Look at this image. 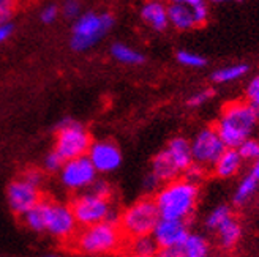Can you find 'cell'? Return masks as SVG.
I'll return each mask as SVG.
<instances>
[{
	"instance_id": "bcb514c9",
	"label": "cell",
	"mask_w": 259,
	"mask_h": 257,
	"mask_svg": "<svg viewBox=\"0 0 259 257\" xmlns=\"http://www.w3.org/2000/svg\"><path fill=\"white\" fill-rule=\"evenodd\" d=\"M130 257H136V255H130Z\"/></svg>"
},
{
	"instance_id": "60d3db41",
	"label": "cell",
	"mask_w": 259,
	"mask_h": 257,
	"mask_svg": "<svg viewBox=\"0 0 259 257\" xmlns=\"http://www.w3.org/2000/svg\"><path fill=\"white\" fill-rule=\"evenodd\" d=\"M250 174L259 182V158L253 163V166H251V172H250Z\"/></svg>"
},
{
	"instance_id": "4316f807",
	"label": "cell",
	"mask_w": 259,
	"mask_h": 257,
	"mask_svg": "<svg viewBox=\"0 0 259 257\" xmlns=\"http://www.w3.org/2000/svg\"><path fill=\"white\" fill-rule=\"evenodd\" d=\"M231 216H232V212H231V209L228 207V205H225V203L218 205V207H215L209 215H207L205 226H207V229H210V230H217L226 220H229Z\"/></svg>"
},
{
	"instance_id": "d4e9b609",
	"label": "cell",
	"mask_w": 259,
	"mask_h": 257,
	"mask_svg": "<svg viewBox=\"0 0 259 257\" xmlns=\"http://www.w3.org/2000/svg\"><path fill=\"white\" fill-rule=\"evenodd\" d=\"M257 185H259V182H257V180L251 174L245 175L242 178V182L239 183L236 192H234L232 202H234L236 205H239V207H240V205H245V203H247L254 196V192L257 189Z\"/></svg>"
},
{
	"instance_id": "52a82bcc",
	"label": "cell",
	"mask_w": 259,
	"mask_h": 257,
	"mask_svg": "<svg viewBox=\"0 0 259 257\" xmlns=\"http://www.w3.org/2000/svg\"><path fill=\"white\" fill-rule=\"evenodd\" d=\"M71 210L76 218L77 226L89 227L94 224L105 223L112 207L108 197L98 196L95 192L89 191L85 194L76 197L71 203Z\"/></svg>"
},
{
	"instance_id": "2e32d148",
	"label": "cell",
	"mask_w": 259,
	"mask_h": 257,
	"mask_svg": "<svg viewBox=\"0 0 259 257\" xmlns=\"http://www.w3.org/2000/svg\"><path fill=\"white\" fill-rule=\"evenodd\" d=\"M155 178L158 180L160 183H169L172 180H176L180 174V171L176 168V164L172 163L171 157L167 155L166 150L158 151L157 155L152 160V172Z\"/></svg>"
},
{
	"instance_id": "ab89813d",
	"label": "cell",
	"mask_w": 259,
	"mask_h": 257,
	"mask_svg": "<svg viewBox=\"0 0 259 257\" xmlns=\"http://www.w3.org/2000/svg\"><path fill=\"white\" fill-rule=\"evenodd\" d=\"M160 186V182H158V180L157 178H155L152 174H149L147 177H146V180H144V188L147 189V191H155V189H157Z\"/></svg>"
},
{
	"instance_id": "e0dca14e",
	"label": "cell",
	"mask_w": 259,
	"mask_h": 257,
	"mask_svg": "<svg viewBox=\"0 0 259 257\" xmlns=\"http://www.w3.org/2000/svg\"><path fill=\"white\" fill-rule=\"evenodd\" d=\"M242 163L243 161L237 148H226L223 155L213 164V174L218 178H231L239 172V169L242 168Z\"/></svg>"
},
{
	"instance_id": "6da1fadb",
	"label": "cell",
	"mask_w": 259,
	"mask_h": 257,
	"mask_svg": "<svg viewBox=\"0 0 259 257\" xmlns=\"http://www.w3.org/2000/svg\"><path fill=\"white\" fill-rule=\"evenodd\" d=\"M259 123L256 109L247 101H232L223 108L215 130L226 148H237L251 137Z\"/></svg>"
},
{
	"instance_id": "cb8c5ba5",
	"label": "cell",
	"mask_w": 259,
	"mask_h": 257,
	"mask_svg": "<svg viewBox=\"0 0 259 257\" xmlns=\"http://www.w3.org/2000/svg\"><path fill=\"white\" fill-rule=\"evenodd\" d=\"M209 243L199 234H190L182 245V257H207Z\"/></svg>"
},
{
	"instance_id": "7402d4cb",
	"label": "cell",
	"mask_w": 259,
	"mask_h": 257,
	"mask_svg": "<svg viewBox=\"0 0 259 257\" xmlns=\"http://www.w3.org/2000/svg\"><path fill=\"white\" fill-rule=\"evenodd\" d=\"M111 56L117 62L123 63V65H141L146 60V57L139 50L123 43H114L111 46Z\"/></svg>"
},
{
	"instance_id": "4fadbf2b",
	"label": "cell",
	"mask_w": 259,
	"mask_h": 257,
	"mask_svg": "<svg viewBox=\"0 0 259 257\" xmlns=\"http://www.w3.org/2000/svg\"><path fill=\"white\" fill-rule=\"evenodd\" d=\"M188 235H190V230L185 221L163 220V218H160L152 232V237L160 249L182 246L187 241Z\"/></svg>"
},
{
	"instance_id": "1f68e13d",
	"label": "cell",
	"mask_w": 259,
	"mask_h": 257,
	"mask_svg": "<svg viewBox=\"0 0 259 257\" xmlns=\"http://www.w3.org/2000/svg\"><path fill=\"white\" fill-rule=\"evenodd\" d=\"M245 96H247V102H250L254 109H259V76H254L248 82L245 88Z\"/></svg>"
},
{
	"instance_id": "f1b7e54d",
	"label": "cell",
	"mask_w": 259,
	"mask_h": 257,
	"mask_svg": "<svg viewBox=\"0 0 259 257\" xmlns=\"http://www.w3.org/2000/svg\"><path fill=\"white\" fill-rule=\"evenodd\" d=\"M242 161H256L259 158V139L250 137L237 147Z\"/></svg>"
},
{
	"instance_id": "8d00e7d4",
	"label": "cell",
	"mask_w": 259,
	"mask_h": 257,
	"mask_svg": "<svg viewBox=\"0 0 259 257\" xmlns=\"http://www.w3.org/2000/svg\"><path fill=\"white\" fill-rule=\"evenodd\" d=\"M22 178L25 180V182L32 183L33 186H40L41 180H43V175H41V172H40V171L30 169V171H27V172H24Z\"/></svg>"
},
{
	"instance_id": "9a60e30c",
	"label": "cell",
	"mask_w": 259,
	"mask_h": 257,
	"mask_svg": "<svg viewBox=\"0 0 259 257\" xmlns=\"http://www.w3.org/2000/svg\"><path fill=\"white\" fill-rule=\"evenodd\" d=\"M167 151V155L171 157L172 163L176 164V168L180 171V174H184L188 166L193 163V155H191V144L190 140L185 137H174L169 140V144L164 148Z\"/></svg>"
},
{
	"instance_id": "7a4b0ae2",
	"label": "cell",
	"mask_w": 259,
	"mask_h": 257,
	"mask_svg": "<svg viewBox=\"0 0 259 257\" xmlns=\"http://www.w3.org/2000/svg\"><path fill=\"white\" fill-rule=\"evenodd\" d=\"M199 197L198 185L187 182L185 178H176L158 189L155 196L160 218L163 220H177L185 221L194 213Z\"/></svg>"
},
{
	"instance_id": "e575fe53",
	"label": "cell",
	"mask_w": 259,
	"mask_h": 257,
	"mask_svg": "<svg viewBox=\"0 0 259 257\" xmlns=\"http://www.w3.org/2000/svg\"><path fill=\"white\" fill-rule=\"evenodd\" d=\"M16 0H0V24L10 22L13 13H15Z\"/></svg>"
},
{
	"instance_id": "f546056e",
	"label": "cell",
	"mask_w": 259,
	"mask_h": 257,
	"mask_svg": "<svg viewBox=\"0 0 259 257\" xmlns=\"http://www.w3.org/2000/svg\"><path fill=\"white\" fill-rule=\"evenodd\" d=\"M215 95V90L213 88H204V90H199L194 95H191L188 99H187V106L188 108H201L202 105H205L207 101L212 99Z\"/></svg>"
},
{
	"instance_id": "8fae6325",
	"label": "cell",
	"mask_w": 259,
	"mask_h": 257,
	"mask_svg": "<svg viewBox=\"0 0 259 257\" xmlns=\"http://www.w3.org/2000/svg\"><path fill=\"white\" fill-rule=\"evenodd\" d=\"M7 200L13 212L24 216L41 200V194L38 186H33L32 183L25 182L24 178H18L10 183L7 189Z\"/></svg>"
},
{
	"instance_id": "484cf974",
	"label": "cell",
	"mask_w": 259,
	"mask_h": 257,
	"mask_svg": "<svg viewBox=\"0 0 259 257\" xmlns=\"http://www.w3.org/2000/svg\"><path fill=\"white\" fill-rule=\"evenodd\" d=\"M172 4H184L191 8L196 25H202L209 19V7H207V0H171Z\"/></svg>"
},
{
	"instance_id": "83f0119b",
	"label": "cell",
	"mask_w": 259,
	"mask_h": 257,
	"mask_svg": "<svg viewBox=\"0 0 259 257\" xmlns=\"http://www.w3.org/2000/svg\"><path fill=\"white\" fill-rule=\"evenodd\" d=\"M176 59L180 65L188 67V68H204L207 65L205 57H202L196 53H191V50H185V49H180L176 54Z\"/></svg>"
},
{
	"instance_id": "4dcf8cb0",
	"label": "cell",
	"mask_w": 259,
	"mask_h": 257,
	"mask_svg": "<svg viewBox=\"0 0 259 257\" xmlns=\"http://www.w3.org/2000/svg\"><path fill=\"white\" fill-rule=\"evenodd\" d=\"M205 168L204 166H201V164H198V163H191L190 166H188V169L184 172V178L187 180V182H190V183H194V185H198L201 180L204 178V175H205Z\"/></svg>"
},
{
	"instance_id": "74e56055",
	"label": "cell",
	"mask_w": 259,
	"mask_h": 257,
	"mask_svg": "<svg viewBox=\"0 0 259 257\" xmlns=\"http://www.w3.org/2000/svg\"><path fill=\"white\" fill-rule=\"evenodd\" d=\"M13 30H15V25H13L11 22H4V24H0V43L7 41L8 38L11 36Z\"/></svg>"
},
{
	"instance_id": "8992f818",
	"label": "cell",
	"mask_w": 259,
	"mask_h": 257,
	"mask_svg": "<svg viewBox=\"0 0 259 257\" xmlns=\"http://www.w3.org/2000/svg\"><path fill=\"white\" fill-rule=\"evenodd\" d=\"M90 145H92V137L81 123L70 119L59 123L54 151L59 153L63 161L87 157Z\"/></svg>"
},
{
	"instance_id": "277c9868",
	"label": "cell",
	"mask_w": 259,
	"mask_h": 257,
	"mask_svg": "<svg viewBox=\"0 0 259 257\" xmlns=\"http://www.w3.org/2000/svg\"><path fill=\"white\" fill-rule=\"evenodd\" d=\"M112 25L114 18L109 13L87 11L74 19L70 44L77 53H84V50L94 47L100 40H103L105 35L112 29Z\"/></svg>"
},
{
	"instance_id": "603a6c76",
	"label": "cell",
	"mask_w": 259,
	"mask_h": 257,
	"mask_svg": "<svg viewBox=\"0 0 259 257\" xmlns=\"http://www.w3.org/2000/svg\"><path fill=\"white\" fill-rule=\"evenodd\" d=\"M158 245L152 235H144L130 240V254L136 257H155L158 252Z\"/></svg>"
},
{
	"instance_id": "7bdbcfd3",
	"label": "cell",
	"mask_w": 259,
	"mask_h": 257,
	"mask_svg": "<svg viewBox=\"0 0 259 257\" xmlns=\"http://www.w3.org/2000/svg\"><path fill=\"white\" fill-rule=\"evenodd\" d=\"M43 257H57V255H54V254H46V255H43Z\"/></svg>"
},
{
	"instance_id": "f6af8a7d",
	"label": "cell",
	"mask_w": 259,
	"mask_h": 257,
	"mask_svg": "<svg viewBox=\"0 0 259 257\" xmlns=\"http://www.w3.org/2000/svg\"><path fill=\"white\" fill-rule=\"evenodd\" d=\"M155 2H161V0H155Z\"/></svg>"
},
{
	"instance_id": "ffe728a7",
	"label": "cell",
	"mask_w": 259,
	"mask_h": 257,
	"mask_svg": "<svg viewBox=\"0 0 259 257\" xmlns=\"http://www.w3.org/2000/svg\"><path fill=\"white\" fill-rule=\"evenodd\" d=\"M51 200H40L33 209H30L24 215L25 226L32 229L33 232H46V223H48V210H49Z\"/></svg>"
},
{
	"instance_id": "30bf717a",
	"label": "cell",
	"mask_w": 259,
	"mask_h": 257,
	"mask_svg": "<svg viewBox=\"0 0 259 257\" xmlns=\"http://www.w3.org/2000/svg\"><path fill=\"white\" fill-rule=\"evenodd\" d=\"M76 218L73 215L71 205L51 202L48 210L46 232L60 240H71L76 235Z\"/></svg>"
},
{
	"instance_id": "5b68a950",
	"label": "cell",
	"mask_w": 259,
	"mask_h": 257,
	"mask_svg": "<svg viewBox=\"0 0 259 257\" xmlns=\"http://www.w3.org/2000/svg\"><path fill=\"white\" fill-rule=\"evenodd\" d=\"M160 220V213L153 199H141L135 202L120 215L119 227L125 237L138 238L152 235L155 226Z\"/></svg>"
},
{
	"instance_id": "ba28073f",
	"label": "cell",
	"mask_w": 259,
	"mask_h": 257,
	"mask_svg": "<svg viewBox=\"0 0 259 257\" xmlns=\"http://www.w3.org/2000/svg\"><path fill=\"white\" fill-rule=\"evenodd\" d=\"M191 155L193 161L198 163L207 169L209 166H213L217 160L223 155L226 150L223 140L220 139L215 128L207 126L194 136L191 140Z\"/></svg>"
},
{
	"instance_id": "836d02e7",
	"label": "cell",
	"mask_w": 259,
	"mask_h": 257,
	"mask_svg": "<svg viewBox=\"0 0 259 257\" xmlns=\"http://www.w3.org/2000/svg\"><path fill=\"white\" fill-rule=\"evenodd\" d=\"M63 160L60 158V155L57 151H51L48 153V157L45 158V169L49 172H60L62 166H63Z\"/></svg>"
},
{
	"instance_id": "f35d334b",
	"label": "cell",
	"mask_w": 259,
	"mask_h": 257,
	"mask_svg": "<svg viewBox=\"0 0 259 257\" xmlns=\"http://www.w3.org/2000/svg\"><path fill=\"white\" fill-rule=\"evenodd\" d=\"M155 257H182V246L179 248H166V249H158Z\"/></svg>"
},
{
	"instance_id": "ee69618b",
	"label": "cell",
	"mask_w": 259,
	"mask_h": 257,
	"mask_svg": "<svg viewBox=\"0 0 259 257\" xmlns=\"http://www.w3.org/2000/svg\"><path fill=\"white\" fill-rule=\"evenodd\" d=\"M256 114H257V119H259V109H256Z\"/></svg>"
},
{
	"instance_id": "d6986e66",
	"label": "cell",
	"mask_w": 259,
	"mask_h": 257,
	"mask_svg": "<svg viewBox=\"0 0 259 257\" xmlns=\"http://www.w3.org/2000/svg\"><path fill=\"white\" fill-rule=\"evenodd\" d=\"M242 237V227L234 216H231L222 226L217 229L218 245L226 251L234 249Z\"/></svg>"
},
{
	"instance_id": "3957f363",
	"label": "cell",
	"mask_w": 259,
	"mask_h": 257,
	"mask_svg": "<svg viewBox=\"0 0 259 257\" xmlns=\"http://www.w3.org/2000/svg\"><path fill=\"white\" fill-rule=\"evenodd\" d=\"M123 234L119 226L111 223H100L89 227H82L71 240L77 251L84 254H108L117 249L122 245Z\"/></svg>"
},
{
	"instance_id": "9c48e42d",
	"label": "cell",
	"mask_w": 259,
	"mask_h": 257,
	"mask_svg": "<svg viewBox=\"0 0 259 257\" xmlns=\"http://www.w3.org/2000/svg\"><path fill=\"white\" fill-rule=\"evenodd\" d=\"M60 180L65 188L79 191L90 188L97 182V171L87 157L65 161L60 169Z\"/></svg>"
},
{
	"instance_id": "7c38bea8",
	"label": "cell",
	"mask_w": 259,
	"mask_h": 257,
	"mask_svg": "<svg viewBox=\"0 0 259 257\" xmlns=\"http://www.w3.org/2000/svg\"><path fill=\"white\" fill-rule=\"evenodd\" d=\"M87 158L92 163L97 174L114 172L115 169H119L122 164V153L119 147L114 142H109V140L92 142V145H90L87 151Z\"/></svg>"
},
{
	"instance_id": "b9f144b4",
	"label": "cell",
	"mask_w": 259,
	"mask_h": 257,
	"mask_svg": "<svg viewBox=\"0 0 259 257\" xmlns=\"http://www.w3.org/2000/svg\"><path fill=\"white\" fill-rule=\"evenodd\" d=\"M213 4H223V2H228V0H210Z\"/></svg>"
},
{
	"instance_id": "ac0fdd59",
	"label": "cell",
	"mask_w": 259,
	"mask_h": 257,
	"mask_svg": "<svg viewBox=\"0 0 259 257\" xmlns=\"http://www.w3.org/2000/svg\"><path fill=\"white\" fill-rule=\"evenodd\" d=\"M167 18H169V24L177 30H191L198 27L191 8L184 4L171 2L167 5Z\"/></svg>"
},
{
	"instance_id": "d590c367",
	"label": "cell",
	"mask_w": 259,
	"mask_h": 257,
	"mask_svg": "<svg viewBox=\"0 0 259 257\" xmlns=\"http://www.w3.org/2000/svg\"><path fill=\"white\" fill-rule=\"evenodd\" d=\"M59 16V8L56 5H46L41 13H40V19L45 22V24H53Z\"/></svg>"
},
{
	"instance_id": "5bb4252c",
	"label": "cell",
	"mask_w": 259,
	"mask_h": 257,
	"mask_svg": "<svg viewBox=\"0 0 259 257\" xmlns=\"http://www.w3.org/2000/svg\"><path fill=\"white\" fill-rule=\"evenodd\" d=\"M141 18L147 25L157 32H164L169 27V18H167V7L163 2L149 0L141 8Z\"/></svg>"
},
{
	"instance_id": "d6a6232c",
	"label": "cell",
	"mask_w": 259,
	"mask_h": 257,
	"mask_svg": "<svg viewBox=\"0 0 259 257\" xmlns=\"http://www.w3.org/2000/svg\"><path fill=\"white\" fill-rule=\"evenodd\" d=\"M63 16L70 19H77L81 16V4L79 0H65V4L62 7Z\"/></svg>"
},
{
	"instance_id": "44dd1931",
	"label": "cell",
	"mask_w": 259,
	"mask_h": 257,
	"mask_svg": "<svg viewBox=\"0 0 259 257\" xmlns=\"http://www.w3.org/2000/svg\"><path fill=\"white\" fill-rule=\"evenodd\" d=\"M250 71V67L247 63H234V65H228L223 68H218L212 73L210 79L215 84H228L242 79Z\"/></svg>"
}]
</instances>
